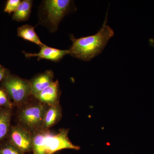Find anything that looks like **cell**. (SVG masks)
Wrapping results in <instances>:
<instances>
[{
  "label": "cell",
  "mask_w": 154,
  "mask_h": 154,
  "mask_svg": "<svg viewBox=\"0 0 154 154\" xmlns=\"http://www.w3.org/2000/svg\"><path fill=\"white\" fill-rule=\"evenodd\" d=\"M114 34L113 29L107 25V16L102 28L94 35L78 38L71 35L72 44L69 50V54L81 60H91L102 52Z\"/></svg>",
  "instance_id": "1"
},
{
  "label": "cell",
  "mask_w": 154,
  "mask_h": 154,
  "mask_svg": "<svg viewBox=\"0 0 154 154\" xmlns=\"http://www.w3.org/2000/svg\"><path fill=\"white\" fill-rule=\"evenodd\" d=\"M69 131L61 128L56 132L41 129L33 133V154H54L65 149L79 150V146L75 145L70 140Z\"/></svg>",
  "instance_id": "2"
},
{
  "label": "cell",
  "mask_w": 154,
  "mask_h": 154,
  "mask_svg": "<svg viewBox=\"0 0 154 154\" xmlns=\"http://www.w3.org/2000/svg\"><path fill=\"white\" fill-rule=\"evenodd\" d=\"M48 107L38 100L36 102H27L19 106L17 113L18 124L32 134L38 131L41 129Z\"/></svg>",
  "instance_id": "3"
},
{
  "label": "cell",
  "mask_w": 154,
  "mask_h": 154,
  "mask_svg": "<svg viewBox=\"0 0 154 154\" xmlns=\"http://www.w3.org/2000/svg\"><path fill=\"white\" fill-rule=\"evenodd\" d=\"M3 88L14 104L19 107L28 102L31 94L30 82L10 73L1 82Z\"/></svg>",
  "instance_id": "4"
},
{
  "label": "cell",
  "mask_w": 154,
  "mask_h": 154,
  "mask_svg": "<svg viewBox=\"0 0 154 154\" xmlns=\"http://www.w3.org/2000/svg\"><path fill=\"white\" fill-rule=\"evenodd\" d=\"M42 9L45 22L51 30L55 31L64 17L73 9V5L69 0H47Z\"/></svg>",
  "instance_id": "5"
},
{
  "label": "cell",
  "mask_w": 154,
  "mask_h": 154,
  "mask_svg": "<svg viewBox=\"0 0 154 154\" xmlns=\"http://www.w3.org/2000/svg\"><path fill=\"white\" fill-rule=\"evenodd\" d=\"M8 137V140L24 153L33 152V134L20 125L11 126Z\"/></svg>",
  "instance_id": "6"
},
{
  "label": "cell",
  "mask_w": 154,
  "mask_h": 154,
  "mask_svg": "<svg viewBox=\"0 0 154 154\" xmlns=\"http://www.w3.org/2000/svg\"><path fill=\"white\" fill-rule=\"evenodd\" d=\"M40 51L37 53H29L24 51L26 57H37L38 60L45 59L54 62L59 61L67 54H69V50H60L44 45L40 47Z\"/></svg>",
  "instance_id": "7"
},
{
  "label": "cell",
  "mask_w": 154,
  "mask_h": 154,
  "mask_svg": "<svg viewBox=\"0 0 154 154\" xmlns=\"http://www.w3.org/2000/svg\"><path fill=\"white\" fill-rule=\"evenodd\" d=\"M60 96L59 84L56 80L34 96V98L48 106H51L59 104Z\"/></svg>",
  "instance_id": "8"
},
{
  "label": "cell",
  "mask_w": 154,
  "mask_h": 154,
  "mask_svg": "<svg viewBox=\"0 0 154 154\" xmlns=\"http://www.w3.org/2000/svg\"><path fill=\"white\" fill-rule=\"evenodd\" d=\"M54 74L51 70H47L34 77L30 81L31 94L34 97L50 85L54 81Z\"/></svg>",
  "instance_id": "9"
},
{
  "label": "cell",
  "mask_w": 154,
  "mask_h": 154,
  "mask_svg": "<svg viewBox=\"0 0 154 154\" xmlns=\"http://www.w3.org/2000/svg\"><path fill=\"white\" fill-rule=\"evenodd\" d=\"M62 117V111L60 104L48 106L45 114L41 129H50L60 121Z\"/></svg>",
  "instance_id": "10"
},
{
  "label": "cell",
  "mask_w": 154,
  "mask_h": 154,
  "mask_svg": "<svg viewBox=\"0 0 154 154\" xmlns=\"http://www.w3.org/2000/svg\"><path fill=\"white\" fill-rule=\"evenodd\" d=\"M12 116V109L0 107V144L8 137Z\"/></svg>",
  "instance_id": "11"
},
{
  "label": "cell",
  "mask_w": 154,
  "mask_h": 154,
  "mask_svg": "<svg viewBox=\"0 0 154 154\" xmlns=\"http://www.w3.org/2000/svg\"><path fill=\"white\" fill-rule=\"evenodd\" d=\"M17 35L23 39L35 43L40 47L44 45L36 34L34 27L31 25H25L19 27L17 29Z\"/></svg>",
  "instance_id": "12"
},
{
  "label": "cell",
  "mask_w": 154,
  "mask_h": 154,
  "mask_svg": "<svg viewBox=\"0 0 154 154\" xmlns=\"http://www.w3.org/2000/svg\"><path fill=\"white\" fill-rule=\"evenodd\" d=\"M32 5L33 1L31 0L21 1L17 10L13 14L12 19L17 22L27 21L31 14Z\"/></svg>",
  "instance_id": "13"
},
{
  "label": "cell",
  "mask_w": 154,
  "mask_h": 154,
  "mask_svg": "<svg viewBox=\"0 0 154 154\" xmlns=\"http://www.w3.org/2000/svg\"><path fill=\"white\" fill-rule=\"evenodd\" d=\"M8 140L0 144V154H24Z\"/></svg>",
  "instance_id": "14"
},
{
  "label": "cell",
  "mask_w": 154,
  "mask_h": 154,
  "mask_svg": "<svg viewBox=\"0 0 154 154\" xmlns=\"http://www.w3.org/2000/svg\"><path fill=\"white\" fill-rule=\"evenodd\" d=\"M14 105L6 91L3 88H0V107L12 110Z\"/></svg>",
  "instance_id": "15"
},
{
  "label": "cell",
  "mask_w": 154,
  "mask_h": 154,
  "mask_svg": "<svg viewBox=\"0 0 154 154\" xmlns=\"http://www.w3.org/2000/svg\"><path fill=\"white\" fill-rule=\"evenodd\" d=\"M21 2L20 0H8L6 3L4 11L5 13L9 14L14 13L19 7Z\"/></svg>",
  "instance_id": "16"
},
{
  "label": "cell",
  "mask_w": 154,
  "mask_h": 154,
  "mask_svg": "<svg viewBox=\"0 0 154 154\" xmlns=\"http://www.w3.org/2000/svg\"><path fill=\"white\" fill-rule=\"evenodd\" d=\"M10 74V71L0 64V82H2V81Z\"/></svg>",
  "instance_id": "17"
}]
</instances>
